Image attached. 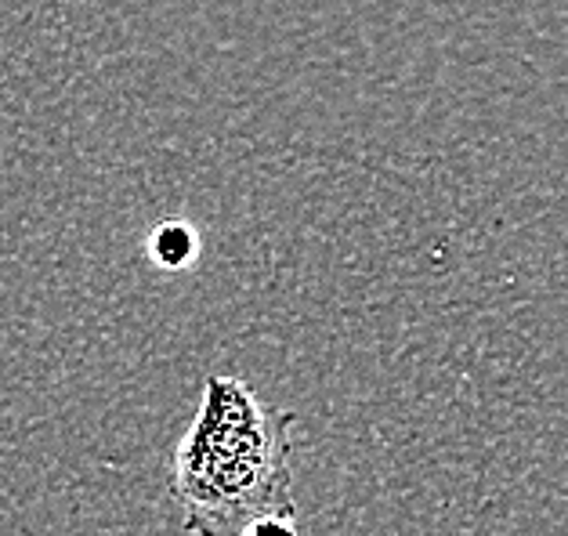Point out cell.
<instances>
[{
	"label": "cell",
	"instance_id": "cell-2",
	"mask_svg": "<svg viewBox=\"0 0 568 536\" xmlns=\"http://www.w3.org/2000/svg\"><path fill=\"white\" fill-rule=\"evenodd\" d=\"M149 254L156 261L160 269L178 272V269H189L192 261L200 254V236L196 229L185 225V222H163L152 229L149 236Z\"/></svg>",
	"mask_w": 568,
	"mask_h": 536
},
{
	"label": "cell",
	"instance_id": "cell-3",
	"mask_svg": "<svg viewBox=\"0 0 568 536\" xmlns=\"http://www.w3.org/2000/svg\"><path fill=\"white\" fill-rule=\"evenodd\" d=\"M240 536H297V515L294 512H272L261 515L246 526Z\"/></svg>",
	"mask_w": 568,
	"mask_h": 536
},
{
	"label": "cell",
	"instance_id": "cell-1",
	"mask_svg": "<svg viewBox=\"0 0 568 536\" xmlns=\"http://www.w3.org/2000/svg\"><path fill=\"white\" fill-rule=\"evenodd\" d=\"M297 414L265 403L229 374L203 381V398L171 457V497L189 536H240L254 518L294 512L290 457Z\"/></svg>",
	"mask_w": 568,
	"mask_h": 536
}]
</instances>
